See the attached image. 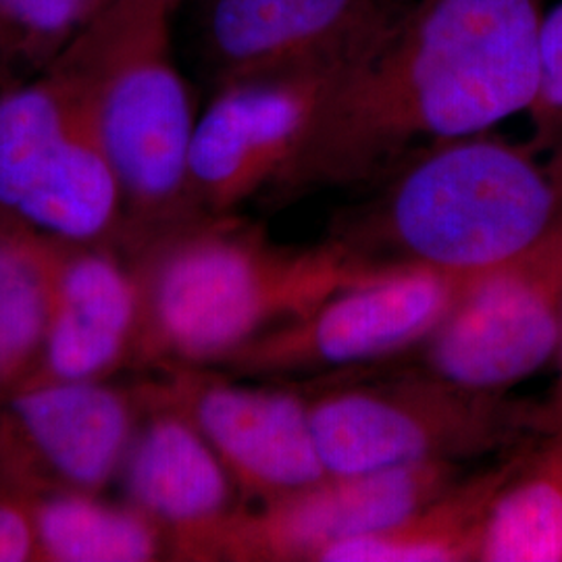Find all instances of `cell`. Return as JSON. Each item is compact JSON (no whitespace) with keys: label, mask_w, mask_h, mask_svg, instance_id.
Returning a JSON list of instances; mask_svg holds the SVG:
<instances>
[{"label":"cell","mask_w":562,"mask_h":562,"mask_svg":"<svg viewBox=\"0 0 562 562\" xmlns=\"http://www.w3.org/2000/svg\"><path fill=\"white\" fill-rule=\"evenodd\" d=\"M36 561L30 501L0 487V562Z\"/></svg>","instance_id":"7402d4cb"},{"label":"cell","mask_w":562,"mask_h":562,"mask_svg":"<svg viewBox=\"0 0 562 562\" xmlns=\"http://www.w3.org/2000/svg\"><path fill=\"white\" fill-rule=\"evenodd\" d=\"M475 276L382 267L248 344L225 367L302 378L387 361L419 348Z\"/></svg>","instance_id":"ba28073f"},{"label":"cell","mask_w":562,"mask_h":562,"mask_svg":"<svg viewBox=\"0 0 562 562\" xmlns=\"http://www.w3.org/2000/svg\"><path fill=\"white\" fill-rule=\"evenodd\" d=\"M88 21V0H0V90L34 80Z\"/></svg>","instance_id":"ffe728a7"},{"label":"cell","mask_w":562,"mask_h":562,"mask_svg":"<svg viewBox=\"0 0 562 562\" xmlns=\"http://www.w3.org/2000/svg\"><path fill=\"white\" fill-rule=\"evenodd\" d=\"M464 473L457 462H425L362 473H327L271 503L246 504L223 561L319 562L336 543L401 521Z\"/></svg>","instance_id":"7c38bea8"},{"label":"cell","mask_w":562,"mask_h":562,"mask_svg":"<svg viewBox=\"0 0 562 562\" xmlns=\"http://www.w3.org/2000/svg\"><path fill=\"white\" fill-rule=\"evenodd\" d=\"M341 71H301L217 86L190 144V190L202 215H236L271 190L301 148Z\"/></svg>","instance_id":"30bf717a"},{"label":"cell","mask_w":562,"mask_h":562,"mask_svg":"<svg viewBox=\"0 0 562 562\" xmlns=\"http://www.w3.org/2000/svg\"><path fill=\"white\" fill-rule=\"evenodd\" d=\"M413 0H206L202 57L215 86L301 71H344Z\"/></svg>","instance_id":"8fae6325"},{"label":"cell","mask_w":562,"mask_h":562,"mask_svg":"<svg viewBox=\"0 0 562 562\" xmlns=\"http://www.w3.org/2000/svg\"><path fill=\"white\" fill-rule=\"evenodd\" d=\"M144 411L121 467L130 504L157 522L171 561H223L246 501L222 459L159 383L142 385Z\"/></svg>","instance_id":"5bb4252c"},{"label":"cell","mask_w":562,"mask_h":562,"mask_svg":"<svg viewBox=\"0 0 562 562\" xmlns=\"http://www.w3.org/2000/svg\"><path fill=\"white\" fill-rule=\"evenodd\" d=\"M142 411V385H23L0 404V487L23 498L101 494L120 480Z\"/></svg>","instance_id":"9c48e42d"},{"label":"cell","mask_w":562,"mask_h":562,"mask_svg":"<svg viewBox=\"0 0 562 562\" xmlns=\"http://www.w3.org/2000/svg\"><path fill=\"white\" fill-rule=\"evenodd\" d=\"M111 0H88V20L92 15H97L101 11L102 7H106Z\"/></svg>","instance_id":"cb8c5ba5"},{"label":"cell","mask_w":562,"mask_h":562,"mask_svg":"<svg viewBox=\"0 0 562 562\" xmlns=\"http://www.w3.org/2000/svg\"><path fill=\"white\" fill-rule=\"evenodd\" d=\"M138 338L140 288L130 255L117 241L60 244L50 322L23 385L106 382L136 364Z\"/></svg>","instance_id":"9a60e30c"},{"label":"cell","mask_w":562,"mask_h":562,"mask_svg":"<svg viewBox=\"0 0 562 562\" xmlns=\"http://www.w3.org/2000/svg\"><path fill=\"white\" fill-rule=\"evenodd\" d=\"M559 359H561V375H559V382H557V387H554L552 401L546 406V417H548L550 429H562V344Z\"/></svg>","instance_id":"603a6c76"},{"label":"cell","mask_w":562,"mask_h":562,"mask_svg":"<svg viewBox=\"0 0 562 562\" xmlns=\"http://www.w3.org/2000/svg\"><path fill=\"white\" fill-rule=\"evenodd\" d=\"M162 394L194 423L246 504L271 503L327 475L308 396L209 369H173Z\"/></svg>","instance_id":"4fadbf2b"},{"label":"cell","mask_w":562,"mask_h":562,"mask_svg":"<svg viewBox=\"0 0 562 562\" xmlns=\"http://www.w3.org/2000/svg\"><path fill=\"white\" fill-rule=\"evenodd\" d=\"M311 417L327 473H362L510 452L550 429L546 406L483 394L419 371L382 382L331 385Z\"/></svg>","instance_id":"5b68a950"},{"label":"cell","mask_w":562,"mask_h":562,"mask_svg":"<svg viewBox=\"0 0 562 562\" xmlns=\"http://www.w3.org/2000/svg\"><path fill=\"white\" fill-rule=\"evenodd\" d=\"M140 288L136 364L211 369L294 322L371 267L336 240L280 246L236 215H202L125 250Z\"/></svg>","instance_id":"7a4b0ae2"},{"label":"cell","mask_w":562,"mask_h":562,"mask_svg":"<svg viewBox=\"0 0 562 562\" xmlns=\"http://www.w3.org/2000/svg\"><path fill=\"white\" fill-rule=\"evenodd\" d=\"M181 2L111 0L50 65L86 99L117 173L125 250L202 217L188 171L199 117L173 55Z\"/></svg>","instance_id":"277c9868"},{"label":"cell","mask_w":562,"mask_h":562,"mask_svg":"<svg viewBox=\"0 0 562 562\" xmlns=\"http://www.w3.org/2000/svg\"><path fill=\"white\" fill-rule=\"evenodd\" d=\"M0 222L59 244L123 236L117 173L86 99L55 69L0 90Z\"/></svg>","instance_id":"8992f818"},{"label":"cell","mask_w":562,"mask_h":562,"mask_svg":"<svg viewBox=\"0 0 562 562\" xmlns=\"http://www.w3.org/2000/svg\"><path fill=\"white\" fill-rule=\"evenodd\" d=\"M529 113L538 123L540 136L552 134L562 121V2L543 13L542 83Z\"/></svg>","instance_id":"44dd1931"},{"label":"cell","mask_w":562,"mask_h":562,"mask_svg":"<svg viewBox=\"0 0 562 562\" xmlns=\"http://www.w3.org/2000/svg\"><path fill=\"white\" fill-rule=\"evenodd\" d=\"M477 562H562V429L515 450L483 522Z\"/></svg>","instance_id":"e0dca14e"},{"label":"cell","mask_w":562,"mask_h":562,"mask_svg":"<svg viewBox=\"0 0 562 562\" xmlns=\"http://www.w3.org/2000/svg\"><path fill=\"white\" fill-rule=\"evenodd\" d=\"M60 244L0 222V404L41 359L53 311Z\"/></svg>","instance_id":"d6986e66"},{"label":"cell","mask_w":562,"mask_h":562,"mask_svg":"<svg viewBox=\"0 0 562 562\" xmlns=\"http://www.w3.org/2000/svg\"><path fill=\"white\" fill-rule=\"evenodd\" d=\"M561 344L562 215L542 240L471 280L423 341V371L506 394L559 357Z\"/></svg>","instance_id":"52a82bcc"},{"label":"cell","mask_w":562,"mask_h":562,"mask_svg":"<svg viewBox=\"0 0 562 562\" xmlns=\"http://www.w3.org/2000/svg\"><path fill=\"white\" fill-rule=\"evenodd\" d=\"M36 533V561L153 562L169 557L157 522L134 504L101 494L60 492L27 498Z\"/></svg>","instance_id":"ac0fdd59"},{"label":"cell","mask_w":562,"mask_h":562,"mask_svg":"<svg viewBox=\"0 0 562 562\" xmlns=\"http://www.w3.org/2000/svg\"><path fill=\"white\" fill-rule=\"evenodd\" d=\"M542 0H413L329 86L273 192L296 199L382 181L423 150L531 111Z\"/></svg>","instance_id":"6da1fadb"},{"label":"cell","mask_w":562,"mask_h":562,"mask_svg":"<svg viewBox=\"0 0 562 562\" xmlns=\"http://www.w3.org/2000/svg\"><path fill=\"white\" fill-rule=\"evenodd\" d=\"M382 181L334 238L371 267L480 273L542 240L562 215L557 173L490 132L436 144Z\"/></svg>","instance_id":"3957f363"},{"label":"cell","mask_w":562,"mask_h":562,"mask_svg":"<svg viewBox=\"0 0 562 562\" xmlns=\"http://www.w3.org/2000/svg\"><path fill=\"white\" fill-rule=\"evenodd\" d=\"M517 448L480 473H462L401 521L331 546L319 562H477L483 522Z\"/></svg>","instance_id":"2e32d148"}]
</instances>
